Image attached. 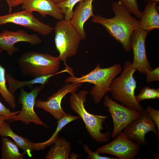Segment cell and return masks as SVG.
I'll list each match as a JSON object with an SVG mask.
<instances>
[{
    "mask_svg": "<svg viewBox=\"0 0 159 159\" xmlns=\"http://www.w3.org/2000/svg\"><path fill=\"white\" fill-rule=\"evenodd\" d=\"M112 9L115 14L112 18H106L94 15L91 20L103 26L109 34L128 52L131 49V38L133 31L138 28L139 20L133 17L121 2H114Z\"/></svg>",
    "mask_w": 159,
    "mask_h": 159,
    "instance_id": "cell-1",
    "label": "cell"
},
{
    "mask_svg": "<svg viewBox=\"0 0 159 159\" xmlns=\"http://www.w3.org/2000/svg\"><path fill=\"white\" fill-rule=\"evenodd\" d=\"M122 68L119 64L108 67L101 68L99 63L92 70L82 77H67L65 83H88L94 85L90 91L94 103H100L106 94L109 92V88L113 80L122 71Z\"/></svg>",
    "mask_w": 159,
    "mask_h": 159,
    "instance_id": "cell-2",
    "label": "cell"
},
{
    "mask_svg": "<svg viewBox=\"0 0 159 159\" xmlns=\"http://www.w3.org/2000/svg\"><path fill=\"white\" fill-rule=\"evenodd\" d=\"M136 71L130 62L126 61L121 75L113 80L109 92L112 97L122 105L141 112L144 110L142 105L137 101L135 93L137 82L134 74Z\"/></svg>",
    "mask_w": 159,
    "mask_h": 159,
    "instance_id": "cell-3",
    "label": "cell"
},
{
    "mask_svg": "<svg viewBox=\"0 0 159 159\" xmlns=\"http://www.w3.org/2000/svg\"><path fill=\"white\" fill-rule=\"evenodd\" d=\"M88 94L86 90L80 91L78 93H72L69 101L71 109L82 119L86 129L92 138L100 143H107L110 140L111 132L107 131L105 133L101 131L104 129L102 126L107 117L91 114L86 109L85 103L86 96Z\"/></svg>",
    "mask_w": 159,
    "mask_h": 159,
    "instance_id": "cell-4",
    "label": "cell"
},
{
    "mask_svg": "<svg viewBox=\"0 0 159 159\" xmlns=\"http://www.w3.org/2000/svg\"><path fill=\"white\" fill-rule=\"evenodd\" d=\"M60 61L58 56L30 51L23 53L18 63L23 74L34 78L58 72Z\"/></svg>",
    "mask_w": 159,
    "mask_h": 159,
    "instance_id": "cell-5",
    "label": "cell"
},
{
    "mask_svg": "<svg viewBox=\"0 0 159 159\" xmlns=\"http://www.w3.org/2000/svg\"><path fill=\"white\" fill-rule=\"evenodd\" d=\"M54 42L60 60L66 63L67 59L75 55L82 38L70 20L63 19L56 24L54 28Z\"/></svg>",
    "mask_w": 159,
    "mask_h": 159,
    "instance_id": "cell-6",
    "label": "cell"
},
{
    "mask_svg": "<svg viewBox=\"0 0 159 159\" xmlns=\"http://www.w3.org/2000/svg\"><path fill=\"white\" fill-rule=\"evenodd\" d=\"M44 85H42L39 86H37L30 92H26L23 87L20 88L18 102L21 104V110L19 113L13 117L10 122L20 121L26 125H28L32 122L35 124L49 128L36 114L34 110L36 98Z\"/></svg>",
    "mask_w": 159,
    "mask_h": 159,
    "instance_id": "cell-7",
    "label": "cell"
},
{
    "mask_svg": "<svg viewBox=\"0 0 159 159\" xmlns=\"http://www.w3.org/2000/svg\"><path fill=\"white\" fill-rule=\"evenodd\" d=\"M103 105L107 107V111L112 117L114 127L111 136L115 138L131 122L139 117L140 112L120 104L105 96Z\"/></svg>",
    "mask_w": 159,
    "mask_h": 159,
    "instance_id": "cell-8",
    "label": "cell"
},
{
    "mask_svg": "<svg viewBox=\"0 0 159 159\" xmlns=\"http://www.w3.org/2000/svg\"><path fill=\"white\" fill-rule=\"evenodd\" d=\"M149 132H152L159 139V132L156 125L145 110L140 112L139 117L123 130V132L130 140L145 145L148 144L145 135Z\"/></svg>",
    "mask_w": 159,
    "mask_h": 159,
    "instance_id": "cell-9",
    "label": "cell"
},
{
    "mask_svg": "<svg viewBox=\"0 0 159 159\" xmlns=\"http://www.w3.org/2000/svg\"><path fill=\"white\" fill-rule=\"evenodd\" d=\"M110 143L96 149L99 153L114 155L120 159H134L139 153L140 145L130 140L123 132Z\"/></svg>",
    "mask_w": 159,
    "mask_h": 159,
    "instance_id": "cell-10",
    "label": "cell"
},
{
    "mask_svg": "<svg viewBox=\"0 0 159 159\" xmlns=\"http://www.w3.org/2000/svg\"><path fill=\"white\" fill-rule=\"evenodd\" d=\"M11 23L22 26L44 36L54 29L35 17L32 13L25 9L0 16V25Z\"/></svg>",
    "mask_w": 159,
    "mask_h": 159,
    "instance_id": "cell-11",
    "label": "cell"
},
{
    "mask_svg": "<svg viewBox=\"0 0 159 159\" xmlns=\"http://www.w3.org/2000/svg\"><path fill=\"white\" fill-rule=\"evenodd\" d=\"M57 92L48 98V100L43 101L38 100L35 101V106L43 109L58 120L67 114L62 109L61 103L63 98L68 93H76L78 88L82 83L72 82L67 83Z\"/></svg>",
    "mask_w": 159,
    "mask_h": 159,
    "instance_id": "cell-12",
    "label": "cell"
},
{
    "mask_svg": "<svg viewBox=\"0 0 159 159\" xmlns=\"http://www.w3.org/2000/svg\"><path fill=\"white\" fill-rule=\"evenodd\" d=\"M148 34L146 31L138 28L133 31L131 38V48L133 54L132 66L144 74L146 69H152L146 52L145 42Z\"/></svg>",
    "mask_w": 159,
    "mask_h": 159,
    "instance_id": "cell-13",
    "label": "cell"
},
{
    "mask_svg": "<svg viewBox=\"0 0 159 159\" xmlns=\"http://www.w3.org/2000/svg\"><path fill=\"white\" fill-rule=\"evenodd\" d=\"M42 42L41 38L35 34H29L25 31L19 29L11 31L5 29L0 33V48L6 52L9 55L19 51L14 46L17 42H28L32 45H36Z\"/></svg>",
    "mask_w": 159,
    "mask_h": 159,
    "instance_id": "cell-14",
    "label": "cell"
},
{
    "mask_svg": "<svg viewBox=\"0 0 159 159\" xmlns=\"http://www.w3.org/2000/svg\"><path fill=\"white\" fill-rule=\"evenodd\" d=\"M21 4L23 9L38 12L43 17L48 15L59 20L64 19L61 10L52 0H23Z\"/></svg>",
    "mask_w": 159,
    "mask_h": 159,
    "instance_id": "cell-15",
    "label": "cell"
},
{
    "mask_svg": "<svg viewBox=\"0 0 159 159\" xmlns=\"http://www.w3.org/2000/svg\"><path fill=\"white\" fill-rule=\"evenodd\" d=\"M94 0H84L79 3L73 14L70 21L75 27L82 38L84 40L86 34L84 28L85 22L94 15L92 3Z\"/></svg>",
    "mask_w": 159,
    "mask_h": 159,
    "instance_id": "cell-16",
    "label": "cell"
},
{
    "mask_svg": "<svg viewBox=\"0 0 159 159\" xmlns=\"http://www.w3.org/2000/svg\"><path fill=\"white\" fill-rule=\"evenodd\" d=\"M156 2H148L139 20L138 28L148 33L159 28V14Z\"/></svg>",
    "mask_w": 159,
    "mask_h": 159,
    "instance_id": "cell-17",
    "label": "cell"
},
{
    "mask_svg": "<svg viewBox=\"0 0 159 159\" xmlns=\"http://www.w3.org/2000/svg\"><path fill=\"white\" fill-rule=\"evenodd\" d=\"M64 72H69V69L67 67L61 71L54 74L43 75L28 81H20L15 79L10 74L6 73L5 78L6 82L8 83L9 87L8 90L12 94L14 95L16 91L19 88L23 87L24 86L31 87L35 84H39L45 85L48 82L49 79L55 75Z\"/></svg>",
    "mask_w": 159,
    "mask_h": 159,
    "instance_id": "cell-18",
    "label": "cell"
},
{
    "mask_svg": "<svg viewBox=\"0 0 159 159\" xmlns=\"http://www.w3.org/2000/svg\"><path fill=\"white\" fill-rule=\"evenodd\" d=\"M0 135L2 136L11 138L19 147L24 151V155L30 157L34 148V143L29 140L15 133L12 130L10 124L6 121L2 122L0 127Z\"/></svg>",
    "mask_w": 159,
    "mask_h": 159,
    "instance_id": "cell-19",
    "label": "cell"
},
{
    "mask_svg": "<svg viewBox=\"0 0 159 159\" xmlns=\"http://www.w3.org/2000/svg\"><path fill=\"white\" fill-rule=\"evenodd\" d=\"M54 145L46 155V159H68L71 150L70 142L66 139L58 137Z\"/></svg>",
    "mask_w": 159,
    "mask_h": 159,
    "instance_id": "cell-20",
    "label": "cell"
},
{
    "mask_svg": "<svg viewBox=\"0 0 159 159\" xmlns=\"http://www.w3.org/2000/svg\"><path fill=\"white\" fill-rule=\"evenodd\" d=\"M80 118V116H76L70 114H67L57 120V127L55 131L49 140L44 142L34 143L33 150L36 151L43 150L46 147L54 143L58 138L59 132L65 125L71 122Z\"/></svg>",
    "mask_w": 159,
    "mask_h": 159,
    "instance_id": "cell-21",
    "label": "cell"
},
{
    "mask_svg": "<svg viewBox=\"0 0 159 159\" xmlns=\"http://www.w3.org/2000/svg\"><path fill=\"white\" fill-rule=\"evenodd\" d=\"M16 143L6 137H1V159H24V153L19 151Z\"/></svg>",
    "mask_w": 159,
    "mask_h": 159,
    "instance_id": "cell-22",
    "label": "cell"
},
{
    "mask_svg": "<svg viewBox=\"0 0 159 159\" xmlns=\"http://www.w3.org/2000/svg\"><path fill=\"white\" fill-rule=\"evenodd\" d=\"M2 50L0 48V54ZM5 68L0 64V93L5 100L12 108L16 107L15 97L9 91L7 87Z\"/></svg>",
    "mask_w": 159,
    "mask_h": 159,
    "instance_id": "cell-23",
    "label": "cell"
},
{
    "mask_svg": "<svg viewBox=\"0 0 159 159\" xmlns=\"http://www.w3.org/2000/svg\"><path fill=\"white\" fill-rule=\"evenodd\" d=\"M137 101L139 103L145 100L156 99L159 98V88H150L149 86H145L140 90V93L135 95Z\"/></svg>",
    "mask_w": 159,
    "mask_h": 159,
    "instance_id": "cell-24",
    "label": "cell"
},
{
    "mask_svg": "<svg viewBox=\"0 0 159 159\" xmlns=\"http://www.w3.org/2000/svg\"><path fill=\"white\" fill-rule=\"evenodd\" d=\"M84 0H66L57 4L64 15V19L70 20L72 16L74 6L78 2Z\"/></svg>",
    "mask_w": 159,
    "mask_h": 159,
    "instance_id": "cell-25",
    "label": "cell"
},
{
    "mask_svg": "<svg viewBox=\"0 0 159 159\" xmlns=\"http://www.w3.org/2000/svg\"><path fill=\"white\" fill-rule=\"evenodd\" d=\"M122 4L130 13L140 19L142 12L139 9L137 0H118Z\"/></svg>",
    "mask_w": 159,
    "mask_h": 159,
    "instance_id": "cell-26",
    "label": "cell"
},
{
    "mask_svg": "<svg viewBox=\"0 0 159 159\" xmlns=\"http://www.w3.org/2000/svg\"><path fill=\"white\" fill-rule=\"evenodd\" d=\"M146 82L149 83L152 82L159 81V67L149 70H146Z\"/></svg>",
    "mask_w": 159,
    "mask_h": 159,
    "instance_id": "cell-27",
    "label": "cell"
},
{
    "mask_svg": "<svg viewBox=\"0 0 159 159\" xmlns=\"http://www.w3.org/2000/svg\"><path fill=\"white\" fill-rule=\"evenodd\" d=\"M145 110L155 124L159 132V110L155 109L150 105L147 106Z\"/></svg>",
    "mask_w": 159,
    "mask_h": 159,
    "instance_id": "cell-28",
    "label": "cell"
},
{
    "mask_svg": "<svg viewBox=\"0 0 159 159\" xmlns=\"http://www.w3.org/2000/svg\"><path fill=\"white\" fill-rule=\"evenodd\" d=\"M84 146V150L86 152L91 159H118L117 157L110 158L105 156H102L96 152L90 150L87 145L82 144Z\"/></svg>",
    "mask_w": 159,
    "mask_h": 159,
    "instance_id": "cell-29",
    "label": "cell"
},
{
    "mask_svg": "<svg viewBox=\"0 0 159 159\" xmlns=\"http://www.w3.org/2000/svg\"><path fill=\"white\" fill-rule=\"evenodd\" d=\"M20 112V111H18L13 112H11L0 101V115L9 117L10 118V119L9 121V122H10L11 120H12L13 117L15 115L19 113Z\"/></svg>",
    "mask_w": 159,
    "mask_h": 159,
    "instance_id": "cell-30",
    "label": "cell"
},
{
    "mask_svg": "<svg viewBox=\"0 0 159 159\" xmlns=\"http://www.w3.org/2000/svg\"><path fill=\"white\" fill-rule=\"evenodd\" d=\"M23 0H10L12 6L14 7L21 4Z\"/></svg>",
    "mask_w": 159,
    "mask_h": 159,
    "instance_id": "cell-31",
    "label": "cell"
},
{
    "mask_svg": "<svg viewBox=\"0 0 159 159\" xmlns=\"http://www.w3.org/2000/svg\"><path fill=\"white\" fill-rule=\"evenodd\" d=\"M10 119V118L8 117L0 115V127L3 121L9 122Z\"/></svg>",
    "mask_w": 159,
    "mask_h": 159,
    "instance_id": "cell-32",
    "label": "cell"
},
{
    "mask_svg": "<svg viewBox=\"0 0 159 159\" xmlns=\"http://www.w3.org/2000/svg\"><path fill=\"white\" fill-rule=\"evenodd\" d=\"M7 3L9 8V13H11L12 10V7L11 6L10 0H5Z\"/></svg>",
    "mask_w": 159,
    "mask_h": 159,
    "instance_id": "cell-33",
    "label": "cell"
},
{
    "mask_svg": "<svg viewBox=\"0 0 159 159\" xmlns=\"http://www.w3.org/2000/svg\"><path fill=\"white\" fill-rule=\"evenodd\" d=\"M70 159H76L78 157L80 156L79 155L76 154L74 153H72L71 154H70Z\"/></svg>",
    "mask_w": 159,
    "mask_h": 159,
    "instance_id": "cell-34",
    "label": "cell"
},
{
    "mask_svg": "<svg viewBox=\"0 0 159 159\" xmlns=\"http://www.w3.org/2000/svg\"><path fill=\"white\" fill-rule=\"evenodd\" d=\"M52 0L54 3L57 4V3L65 1L66 0Z\"/></svg>",
    "mask_w": 159,
    "mask_h": 159,
    "instance_id": "cell-35",
    "label": "cell"
},
{
    "mask_svg": "<svg viewBox=\"0 0 159 159\" xmlns=\"http://www.w3.org/2000/svg\"><path fill=\"white\" fill-rule=\"evenodd\" d=\"M143 0L145 1H146L147 2L152 1V2H155L156 3L159 2V0Z\"/></svg>",
    "mask_w": 159,
    "mask_h": 159,
    "instance_id": "cell-36",
    "label": "cell"
}]
</instances>
